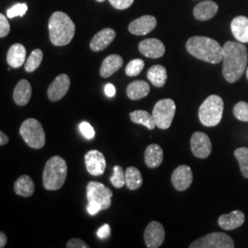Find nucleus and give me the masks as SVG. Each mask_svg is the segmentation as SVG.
Returning a JSON list of instances; mask_svg holds the SVG:
<instances>
[{
	"label": "nucleus",
	"instance_id": "nucleus-1",
	"mask_svg": "<svg viewBox=\"0 0 248 248\" xmlns=\"http://www.w3.org/2000/svg\"><path fill=\"white\" fill-rule=\"evenodd\" d=\"M222 47V76L227 82L235 83L247 69L248 48L242 43L236 42H227Z\"/></svg>",
	"mask_w": 248,
	"mask_h": 248
},
{
	"label": "nucleus",
	"instance_id": "nucleus-2",
	"mask_svg": "<svg viewBox=\"0 0 248 248\" xmlns=\"http://www.w3.org/2000/svg\"><path fill=\"white\" fill-rule=\"evenodd\" d=\"M186 51L197 59L211 63L222 62L223 47L218 42L205 36H193L187 40Z\"/></svg>",
	"mask_w": 248,
	"mask_h": 248
},
{
	"label": "nucleus",
	"instance_id": "nucleus-3",
	"mask_svg": "<svg viewBox=\"0 0 248 248\" xmlns=\"http://www.w3.org/2000/svg\"><path fill=\"white\" fill-rule=\"evenodd\" d=\"M76 32V26L70 17L62 11L53 13L49 20V35L55 46H65L71 43Z\"/></svg>",
	"mask_w": 248,
	"mask_h": 248
},
{
	"label": "nucleus",
	"instance_id": "nucleus-4",
	"mask_svg": "<svg viewBox=\"0 0 248 248\" xmlns=\"http://www.w3.org/2000/svg\"><path fill=\"white\" fill-rule=\"evenodd\" d=\"M67 176V164L59 155H54L45 164L43 183L47 190H57L62 187Z\"/></svg>",
	"mask_w": 248,
	"mask_h": 248
},
{
	"label": "nucleus",
	"instance_id": "nucleus-5",
	"mask_svg": "<svg viewBox=\"0 0 248 248\" xmlns=\"http://www.w3.org/2000/svg\"><path fill=\"white\" fill-rule=\"evenodd\" d=\"M224 104L221 97L211 95L206 98L199 109L201 123L206 127H214L221 123Z\"/></svg>",
	"mask_w": 248,
	"mask_h": 248
},
{
	"label": "nucleus",
	"instance_id": "nucleus-6",
	"mask_svg": "<svg viewBox=\"0 0 248 248\" xmlns=\"http://www.w3.org/2000/svg\"><path fill=\"white\" fill-rule=\"evenodd\" d=\"M19 133L31 148L41 149L45 146V130L38 120L33 118L27 119L21 124Z\"/></svg>",
	"mask_w": 248,
	"mask_h": 248
},
{
	"label": "nucleus",
	"instance_id": "nucleus-7",
	"mask_svg": "<svg viewBox=\"0 0 248 248\" xmlns=\"http://www.w3.org/2000/svg\"><path fill=\"white\" fill-rule=\"evenodd\" d=\"M176 113V103L171 98H164L156 102L153 108L152 115L154 117L156 127L167 130L171 126Z\"/></svg>",
	"mask_w": 248,
	"mask_h": 248
},
{
	"label": "nucleus",
	"instance_id": "nucleus-8",
	"mask_svg": "<svg viewBox=\"0 0 248 248\" xmlns=\"http://www.w3.org/2000/svg\"><path fill=\"white\" fill-rule=\"evenodd\" d=\"M190 248H233L234 243L224 232H212L193 242Z\"/></svg>",
	"mask_w": 248,
	"mask_h": 248
},
{
	"label": "nucleus",
	"instance_id": "nucleus-9",
	"mask_svg": "<svg viewBox=\"0 0 248 248\" xmlns=\"http://www.w3.org/2000/svg\"><path fill=\"white\" fill-rule=\"evenodd\" d=\"M113 193L110 188L102 183L91 181L87 186V199L89 202H98L102 210H108L111 206Z\"/></svg>",
	"mask_w": 248,
	"mask_h": 248
},
{
	"label": "nucleus",
	"instance_id": "nucleus-10",
	"mask_svg": "<svg viewBox=\"0 0 248 248\" xmlns=\"http://www.w3.org/2000/svg\"><path fill=\"white\" fill-rule=\"evenodd\" d=\"M190 147L192 154L198 158L205 159L212 153V142L206 133L196 132L190 139Z\"/></svg>",
	"mask_w": 248,
	"mask_h": 248
},
{
	"label": "nucleus",
	"instance_id": "nucleus-11",
	"mask_svg": "<svg viewBox=\"0 0 248 248\" xmlns=\"http://www.w3.org/2000/svg\"><path fill=\"white\" fill-rule=\"evenodd\" d=\"M143 237L147 248H160L166 237L164 226L160 222L155 221L151 222L145 228Z\"/></svg>",
	"mask_w": 248,
	"mask_h": 248
},
{
	"label": "nucleus",
	"instance_id": "nucleus-12",
	"mask_svg": "<svg viewBox=\"0 0 248 248\" xmlns=\"http://www.w3.org/2000/svg\"><path fill=\"white\" fill-rule=\"evenodd\" d=\"M86 168L90 175L98 177L106 169V159L104 155L98 150L89 151L85 155Z\"/></svg>",
	"mask_w": 248,
	"mask_h": 248
},
{
	"label": "nucleus",
	"instance_id": "nucleus-13",
	"mask_svg": "<svg viewBox=\"0 0 248 248\" xmlns=\"http://www.w3.org/2000/svg\"><path fill=\"white\" fill-rule=\"evenodd\" d=\"M69 88H70L69 77L65 74H61L53 80V83L48 88L47 90L48 98L53 102L59 101L66 95Z\"/></svg>",
	"mask_w": 248,
	"mask_h": 248
},
{
	"label": "nucleus",
	"instance_id": "nucleus-14",
	"mask_svg": "<svg viewBox=\"0 0 248 248\" xmlns=\"http://www.w3.org/2000/svg\"><path fill=\"white\" fill-rule=\"evenodd\" d=\"M171 181L174 187L178 191L186 190L193 181V174L191 169L186 165L177 167L172 173Z\"/></svg>",
	"mask_w": 248,
	"mask_h": 248
},
{
	"label": "nucleus",
	"instance_id": "nucleus-15",
	"mask_svg": "<svg viewBox=\"0 0 248 248\" xmlns=\"http://www.w3.org/2000/svg\"><path fill=\"white\" fill-rule=\"evenodd\" d=\"M138 49L140 53L143 54L144 56L152 59L162 57L166 52V47L164 44L158 39H155V38L145 39L142 41L139 44Z\"/></svg>",
	"mask_w": 248,
	"mask_h": 248
},
{
	"label": "nucleus",
	"instance_id": "nucleus-16",
	"mask_svg": "<svg viewBox=\"0 0 248 248\" xmlns=\"http://www.w3.org/2000/svg\"><path fill=\"white\" fill-rule=\"evenodd\" d=\"M157 20L154 16L145 15L132 21L128 27L129 31L134 35H146L156 27Z\"/></svg>",
	"mask_w": 248,
	"mask_h": 248
},
{
	"label": "nucleus",
	"instance_id": "nucleus-17",
	"mask_svg": "<svg viewBox=\"0 0 248 248\" xmlns=\"http://www.w3.org/2000/svg\"><path fill=\"white\" fill-rule=\"evenodd\" d=\"M115 37L114 30L110 28L103 29L92 38L90 42V49L93 52H101L114 41Z\"/></svg>",
	"mask_w": 248,
	"mask_h": 248
},
{
	"label": "nucleus",
	"instance_id": "nucleus-18",
	"mask_svg": "<svg viewBox=\"0 0 248 248\" xmlns=\"http://www.w3.org/2000/svg\"><path fill=\"white\" fill-rule=\"evenodd\" d=\"M245 222V214L241 211H233L229 214L220 216L218 223L224 230H234L243 225Z\"/></svg>",
	"mask_w": 248,
	"mask_h": 248
},
{
	"label": "nucleus",
	"instance_id": "nucleus-19",
	"mask_svg": "<svg viewBox=\"0 0 248 248\" xmlns=\"http://www.w3.org/2000/svg\"><path fill=\"white\" fill-rule=\"evenodd\" d=\"M231 30L234 38L242 44L248 43V18L238 16L231 22Z\"/></svg>",
	"mask_w": 248,
	"mask_h": 248
},
{
	"label": "nucleus",
	"instance_id": "nucleus-20",
	"mask_svg": "<svg viewBox=\"0 0 248 248\" xmlns=\"http://www.w3.org/2000/svg\"><path fill=\"white\" fill-rule=\"evenodd\" d=\"M31 86L28 80L21 79L18 81L13 92L14 102L18 106H25L31 98Z\"/></svg>",
	"mask_w": 248,
	"mask_h": 248
},
{
	"label": "nucleus",
	"instance_id": "nucleus-21",
	"mask_svg": "<svg viewBox=\"0 0 248 248\" xmlns=\"http://www.w3.org/2000/svg\"><path fill=\"white\" fill-rule=\"evenodd\" d=\"M219 7L213 1H203L196 5L193 9V15L198 20H209L218 12Z\"/></svg>",
	"mask_w": 248,
	"mask_h": 248
},
{
	"label": "nucleus",
	"instance_id": "nucleus-22",
	"mask_svg": "<svg viewBox=\"0 0 248 248\" xmlns=\"http://www.w3.org/2000/svg\"><path fill=\"white\" fill-rule=\"evenodd\" d=\"M26 48L20 44H15L9 48L7 62L12 68H19L26 60Z\"/></svg>",
	"mask_w": 248,
	"mask_h": 248
},
{
	"label": "nucleus",
	"instance_id": "nucleus-23",
	"mask_svg": "<svg viewBox=\"0 0 248 248\" xmlns=\"http://www.w3.org/2000/svg\"><path fill=\"white\" fill-rule=\"evenodd\" d=\"M124 59L119 54H110L107 56L100 67V76L104 78H109L115 72L122 68Z\"/></svg>",
	"mask_w": 248,
	"mask_h": 248
},
{
	"label": "nucleus",
	"instance_id": "nucleus-24",
	"mask_svg": "<svg viewBox=\"0 0 248 248\" xmlns=\"http://www.w3.org/2000/svg\"><path fill=\"white\" fill-rule=\"evenodd\" d=\"M164 159V153L162 147L153 143L147 146L144 153V162L149 169H156L162 164Z\"/></svg>",
	"mask_w": 248,
	"mask_h": 248
},
{
	"label": "nucleus",
	"instance_id": "nucleus-25",
	"mask_svg": "<svg viewBox=\"0 0 248 248\" xmlns=\"http://www.w3.org/2000/svg\"><path fill=\"white\" fill-rule=\"evenodd\" d=\"M150 92V86L147 82L143 80H135L131 82L127 89L126 93L128 98L132 100H138L145 98Z\"/></svg>",
	"mask_w": 248,
	"mask_h": 248
},
{
	"label": "nucleus",
	"instance_id": "nucleus-26",
	"mask_svg": "<svg viewBox=\"0 0 248 248\" xmlns=\"http://www.w3.org/2000/svg\"><path fill=\"white\" fill-rule=\"evenodd\" d=\"M147 78L155 87L162 88L168 79L167 69L160 64L153 65L147 71Z\"/></svg>",
	"mask_w": 248,
	"mask_h": 248
},
{
	"label": "nucleus",
	"instance_id": "nucleus-27",
	"mask_svg": "<svg viewBox=\"0 0 248 248\" xmlns=\"http://www.w3.org/2000/svg\"><path fill=\"white\" fill-rule=\"evenodd\" d=\"M35 186L31 177L27 175H23L18 177L14 184V190L17 195L22 197H31L33 194Z\"/></svg>",
	"mask_w": 248,
	"mask_h": 248
},
{
	"label": "nucleus",
	"instance_id": "nucleus-28",
	"mask_svg": "<svg viewBox=\"0 0 248 248\" xmlns=\"http://www.w3.org/2000/svg\"><path fill=\"white\" fill-rule=\"evenodd\" d=\"M125 186L130 190H136L142 185V177L139 169L130 167L125 171Z\"/></svg>",
	"mask_w": 248,
	"mask_h": 248
},
{
	"label": "nucleus",
	"instance_id": "nucleus-29",
	"mask_svg": "<svg viewBox=\"0 0 248 248\" xmlns=\"http://www.w3.org/2000/svg\"><path fill=\"white\" fill-rule=\"evenodd\" d=\"M130 118H131V121L134 124H142L149 130H154L156 127L154 117L146 110H142V109L134 110L133 112H131Z\"/></svg>",
	"mask_w": 248,
	"mask_h": 248
},
{
	"label": "nucleus",
	"instance_id": "nucleus-30",
	"mask_svg": "<svg viewBox=\"0 0 248 248\" xmlns=\"http://www.w3.org/2000/svg\"><path fill=\"white\" fill-rule=\"evenodd\" d=\"M44 58V53L41 49H35L31 53L29 58L25 62V71L28 73L35 71L36 69L41 65Z\"/></svg>",
	"mask_w": 248,
	"mask_h": 248
},
{
	"label": "nucleus",
	"instance_id": "nucleus-31",
	"mask_svg": "<svg viewBox=\"0 0 248 248\" xmlns=\"http://www.w3.org/2000/svg\"><path fill=\"white\" fill-rule=\"evenodd\" d=\"M234 156L238 161L242 175L246 178H248V148H237L234 151Z\"/></svg>",
	"mask_w": 248,
	"mask_h": 248
},
{
	"label": "nucleus",
	"instance_id": "nucleus-32",
	"mask_svg": "<svg viewBox=\"0 0 248 248\" xmlns=\"http://www.w3.org/2000/svg\"><path fill=\"white\" fill-rule=\"evenodd\" d=\"M110 182L117 188H121L125 186V171L121 166L117 165L113 168V175L110 177Z\"/></svg>",
	"mask_w": 248,
	"mask_h": 248
},
{
	"label": "nucleus",
	"instance_id": "nucleus-33",
	"mask_svg": "<svg viewBox=\"0 0 248 248\" xmlns=\"http://www.w3.org/2000/svg\"><path fill=\"white\" fill-rule=\"evenodd\" d=\"M144 68V62L142 59H133L129 62L125 68V73L128 77L138 76Z\"/></svg>",
	"mask_w": 248,
	"mask_h": 248
},
{
	"label": "nucleus",
	"instance_id": "nucleus-34",
	"mask_svg": "<svg viewBox=\"0 0 248 248\" xmlns=\"http://www.w3.org/2000/svg\"><path fill=\"white\" fill-rule=\"evenodd\" d=\"M233 115L241 122H248V103L246 101H240L233 108Z\"/></svg>",
	"mask_w": 248,
	"mask_h": 248
},
{
	"label": "nucleus",
	"instance_id": "nucleus-35",
	"mask_svg": "<svg viewBox=\"0 0 248 248\" xmlns=\"http://www.w3.org/2000/svg\"><path fill=\"white\" fill-rule=\"evenodd\" d=\"M28 10V6L26 3H18L11 7L7 10V17L9 18H15V17H23Z\"/></svg>",
	"mask_w": 248,
	"mask_h": 248
},
{
	"label": "nucleus",
	"instance_id": "nucleus-36",
	"mask_svg": "<svg viewBox=\"0 0 248 248\" xmlns=\"http://www.w3.org/2000/svg\"><path fill=\"white\" fill-rule=\"evenodd\" d=\"M79 131L84 135V137L88 140H91L95 137L94 128L87 122H82L79 124Z\"/></svg>",
	"mask_w": 248,
	"mask_h": 248
},
{
	"label": "nucleus",
	"instance_id": "nucleus-37",
	"mask_svg": "<svg viewBox=\"0 0 248 248\" xmlns=\"http://www.w3.org/2000/svg\"><path fill=\"white\" fill-rule=\"evenodd\" d=\"M10 31V25H9L8 18L3 14H0V37L4 38L8 35Z\"/></svg>",
	"mask_w": 248,
	"mask_h": 248
},
{
	"label": "nucleus",
	"instance_id": "nucleus-38",
	"mask_svg": "<svg viewBox=\"0 0 248 248\" xmlns=\"http://www.w3.org/2000/svg\"><path fill=\"white\" fill-rule=\"evenodd\" d=\"M108 1L114 9L123 10V9L130 8L133 5L134 0H108Z\"/></svg>",
	"mask_w": 248,
	"mask_h": 248
},
{
	"label": "nucleus",
	"instance_id": "nucleus-39",
	"mask_svg": "<svg viewBox=\"0 0 248 248\" xmlns=\"http://www.w3.org/2000/svg\"><path fill=\"white\" fill-rule=\"evenodd\" d=\"M67 248H89V247L83 241L79 238H73L67 242L66 245Z\"/></svg>",
	"mask_w": 248,
	"mask_h": 248
},
{
	"label": "nucleus",
	"instance_id": "nucleus-40",
	"mask_svg": "<svg viewBox=\"0 0 248 248\" xmlns=\"http://www.w3.org/2000/svg\"><path fill=\"white\" fill-rule=\"evenodd\" d=\"M87 211L90 215H96L100 211H102V209H101V206L98 202H89V204L87 206Z\"/></svg>",
	"mask_w": 248,
	"mask_h": 248
},
{
	"label": "nucleus",
	"instance_id": "nucleus-41",
	"mask_svg": "<svg viewBox=\"0 0 248 248\" xmlns=\"http://www.w3.org/2000/svg\"><path fill=\"white\" fill-rule=\"evenodd\" d=\"M98 237L100 238V239H105V238H108V236H109V234H110V227H109V225L108 224H104V225H102L98 231Z\"/></svg>",
	"mask_w": 248,
	"mask_h": 248
},
{
	"label": "nucleus",
	"instance_id": "nucleus-42",
	"mask_svg": "<svg viewBox=\"0 0 248 248\" xmlns=\"http://www.w3.org/2000/svg\"><path fill=\"white\" fill-rule=\"evenodd\" d=\"M105 94L108 98H112L114 97L116 94V88L114 87V85L112 84H107L105 86Z\"/></svg>",
	"mask_w": 248,
	"mask_h": 248
},
{
	"label": "nucleus",
	"instance_id": "nucleus-43",
	"mask_svg": "<svg viewBox=\"0 0 248 248\" xmlns=\"http://www.w3.org/2000/svg\"><path fill=\"white\" fill-rule=\"evenodd\" d=\"M7 242H8V238L6 233L4 232H0V248H5L7 245Z\"/></svg>",
	"mask_w": 248,
	"mask_h": 248
},
{
	"label": "nucleus",
	"instance_id": "nucleus-44",
	"mask_svg": "<svg viewBox=\"0 0 248 248\" xmlns=\"http://www.w3.org/2000/svg\"><path fill=\"white\" fill-rule=\"evenodd\" d=\"M9 142V137L3 133V132H0V145L1 146H4L6 145L7 143Z\"/></svg>",
	"mask_w": 248,
	"mask_h": 248
},
{
	"label": "nucleus",
	"instance_id": "nucleus-45",
	"mask_svg": "<svg viewBox=\"0 0 248 248\" xmlns=\"http://www.w3.org/2000/svg\"><path fill=\"white\" fill-rule=\"evenodd\" d=\"M96 1H98V2H104L105 0H96Z\"/></svg>",
	"mask_w": 248,
	"mask_h": 248
},
{
	"label": "nucleus",
	"instance_id": "nucleus-46",
	"mask_svg": "<svg viewBox=\"0 0 248 248\" xmlns=\"http://www.w3.org/2000/svg\"><path fill=\"white\" fill-rule=\"evenodd\" d=\"M247 78L248 79V69H247Z\"/></svg>",
	"mask_w": 248,
	"mask_h": 248
}]
</instances>
